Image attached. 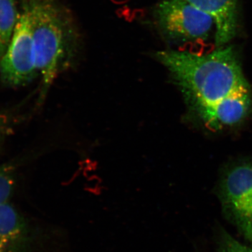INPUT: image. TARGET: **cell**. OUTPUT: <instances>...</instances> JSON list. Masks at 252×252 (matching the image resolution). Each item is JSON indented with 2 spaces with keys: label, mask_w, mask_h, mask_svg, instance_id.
Returning <instances> with one entry per match:
<instances>
[{
  "label": "cell",
  "mask_w": 252,
  "mask_h": 252,
  "mask_svg": "<svg viewBox=\"0 0 252 252\" xmlns=\"http://www.w3.org/2000/svg\"><path fill=\"white\" fill-rule=\"evenodd\" d=\"M154 57L170 73L189 113L209 130L233 128L252 115L251 87L233 46L202 54L163 50Z\"/></svg>",
  "instance_id": "6da1fadb"
},
{
  "label": "cell",
  "mask_w": 252,
  "mask_h": 252,
  "mask_svg": "<svg viewBox=\"0 0 252 252\" xmlns=\"http://www.w3.org/2000/svg\"><path fill=\"white\" fill-rule=\"evenodd\" d=\"M35 47L36 64L42 77L41 97L63 71L72 65L79 48V34L72 15L60 0H24Z\"/></svg>",
  "instance_id": "7a4b0ae2"
},
{
  "label": "cell",
  "mask_w": 252,
  "mask_h": 252,
  "mask_svg": "<svg viewBox=\"0 0 252 252\" xmlns=\"http://www.w3.org/2000/svg\"><path fill=\"white\" fill-rule=\"evenodd\" d=\"M217 192L225 219L252 247V158L227 165Z\"/></svg>",
  "instance_id": "3957f363"
},
{
  "label": "cell",
  "mask_w": 252,
  "mask_h": 252,
  "mask_svg": "<svg viewBox=\"0 0 252 252\" xmlns=\"http://www.w3.org/2000/svg\"><path fill=\"white\" fill-rule=\"evenodd\" d=\"M154 17L164 39L173 44L202 42L215 28L211 17L186 0H162Z\"/></svg>",
  "instance_id": "277c9868"
},
{
  "label": "cell",
  "mask_w": 252,
  "mask_h": 252,
  "mask_svg": "<svg viewBox=\"0 0 252 252\" xmlns=\"http://www.w3.org/2000/svg\"><path fill=\"white\" fill-rule=\"evenodd\" d=\"M31 16L23 1L8 49L0 60V78L10 87L26 85L38 75Z\"/></svg>",
  "instance_id": "5b68a950"
},
{
  "label": "cell",
  "mask_w": 252,
  "mask_h": 252,
  "mask_svg": "<svg viewBox=\"0 0 252 252\" xmlns=\"http://www.w3.org/2000/svg\"><path fill=\"white\" fill-rule=\"evenodd\" d=\"M33 239L26 219L9 201L0 203V252H30Z\"/></svg>",
  "instance_id": "8992f818"
},
{
  "label": "cell",
  "mask_w": 252,
  "mask_h": 252,
  "mask_svg": "<svg viewBox=\"0 0 252 252\" xmlns=\"http://www.w3.org/2000/svg\"><path fill=\"white\" fill-rule=\"evenodd\" d=\"M208 15L215 23V44L227 45L236 36L239 0H186Z\"/></svg>",
  "instance_id": "52a82bcc"
},
{
  "label": "cell",
  "mask_w": 252,
  "mask_h": 252,
  "mask_svg": "<svg viewBox=\"0 0 252 252\" xmlns=\"http://www.w3.org/2000/svg\"><path fill=\"white\" fill-rule=\"evenodd\" d=\"M20 13L16 0H0V60L9 45Z\"/></svg>",
  "instance_id": "ba28073f"
},
{
  "label": "cell",
  "mask_w": 252,
  "mask_h": 252,
  "mask_svg": "<svg viewBox=\"0 0 252 252\" xmlns=\"http://www.w3.org/2000/svg\"><path fill=\"white\" fill-rule=\"evenodd\" d=\"M215 252H252V247L240 243L225 229H220Z\"/></svg>",
  "instance_id": "9c48e42d"
},
{
  "label": "cell",
  "mask_w": 252,
  "mask_h": 252,
  "mask_svg": "<svg viewBox=\"0 0 252 252\" xmlns=\"http://www.w3.org/2000/svg\"><path fill=\"white\" fill-rule=\"evenodd\" d=\"M15 187L14 168L11 165H0V203L9 201Z\"/></svg>",
  "instance_id": "30bf717a"
},
{
  "label": "cell",
  "mask_w": 252,
  "mask_h": 252,
  "mask_svg": "<svg viewBox=\"0 0 252 252\" xmlns=\"http://www.w3.org/2000/svg\"><path fill=\"white\" fill-rule=\"evenodd\" d=\"M14 119L11 112H0V144L11 132L15 124Z\"/></svg>",
  "instance_id": "8fae6325"
}]
</instances>
